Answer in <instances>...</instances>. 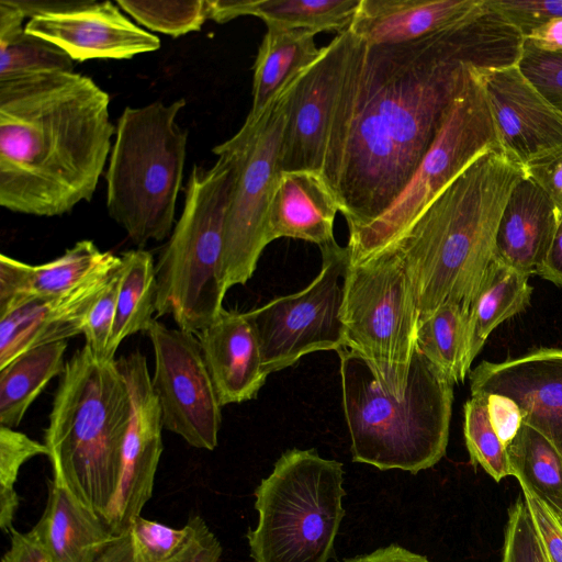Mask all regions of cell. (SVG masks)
I'll return each instance as SVG.
<instances>
[{
    "label": "cell",
    "instance_id": "ab89813d",
    "mask_svg": "<svg viewBox=\"0 0 562 562\" xmlns=\"http://www.w3.org/2000/svg\"><path fill=\"white\" fill-rule=\"evenodd\" d=\"M519 67L541 93L562 112V53H547L524 43Z\"/></svg>",
    "mask_w": 562,
    "mask_h": 562
},
{
    "label": "cell",
    "instance_id": "e575fe53",
    "mask_svg": "<svg viewBox=\"0 0 562 562\" xmlns=\"http://www.w3.org/2000/svg\"><path fill=\"white\" fill-rule=\"evenodd\" d=\"M41 443L25 434L0 426V528L9 533L19 508V495L15 490L21 467L36 456H47Z\"/></svg>",
    "mask_w": 562,
    "mask_h": 562
},
{
    "label": "cell",
    "instance_id": "f35d334b",
    "mask_svg": "<svg viewBox=\"0 0 562 562\" xmlns=\"http://www.w3.org/2000/svg\"><path fill=\"white\" fill-rule=\"evenodd\" d=\"M122 261L115 270L109 285L92 306L83 330L86 344L100 361H108L106 352L112 337Z\"/></svg>",
    "mask_w": 562,
    "mask_h": 562
},
{
    "label": "cell",
    "instance_id": "ee69618b",
    "mask_svg": "<svg viewBox=\"0 0 562 562\" xmlns=\"http://www.w3.org/2000/svg\"><path fill=\"white\" fill-rule=\"evenodd\" d=\"M524 170L546 192L562 217V146L529 162Z\"/></svg>",
    "mask_w": 562,
    "mask_h": 562
},
{
    "label": "cell",
    "instance_id": "d4e9b609",
    "mask_svg": "<svg viewBox=\"0 0 562 562\" xmlns=\"http://www.w3.org/2000/svg\"><path fill=\"white\" fill-rule=\"evenodd\" d=\"M45 509L32 528L54 562H94L116 536L105 519L54 480Z\"/></svg>",
    "mask_w": 562,
    "mask_h": 562
},
{
    "label": "cell",
    "instance_id": "d6986e66",
    "mask_svg": "<svg viewBox=\"0 0 562 562\" xmlns=\"http://www.w3.org/2000/svg\"><path fill=\"white\" fill-rule=\"evenodd\" d=\"M120 263L66 294L30 300L0 316V369L30 349L83 334L92 306Z\"/></svg>",
    "mask_w": 562,
    "mask_h": 562
},
{
    "label": "cell",
    "instance_id": "60d3db41",
    "mask_svg": "<svg viewBox=\"0 0 562 562\" xmlns=\"http://www.w3.org/2000/svg\"><path fill=\"white\" fill-rule=\"evenodd\" d=\"M487 4L524 37L544 23L562 18V0H487Z\"/></svg>",
    "mask_w": 562,
    "mask_h": 562
},
{
    "label": "cell",
    "instance_id": "bcb514c9",
    "mask_svg": "<svg viewBox=\"0 0 562 562\" xmlns=\"http://www.w3.org/2000/svg\"><path fill=\"white\" fill-rule=\"evenodd\" d=\"M11 543L1 562H54L34 531L20 532L13 529Z\"/></svg>",
    "mask_w": 562,
    "mask_h": 562
},
{
    "label": "cell",
    "instance_id": "f5cc1de1",
    "mask_svg": "<svg viewBox=\"0 0 562 562\" xmlns=\"http://www.w3.org/2000/svg\"><path fill=\"white\" fill-rule=\"evenodd\" d=\"M94 562H132L128 532L116 537Z\"/></svg>",
    "mask_w": 562,
    "mask_h": 562
},
{
    "label": "cell",
    "instance_id": "6da1fadb",
    "mask_svg": "<svg viewBox=\"0 0 562 562\" xmlns=\"http://www.w3.org/2000/svg\"><path fill=\"white\" fill-rule=\"evenodd\" d=\"M360 41V40H359ZM522 34L486 0L450 26L400 44L359 42L329 130L322 173L349 234L398 196L470 67L518 64Z\"/></svg>",
    "mask_w": 562,
    "mask_h": 562
},
{
    "label": "cell",
    "instance_id": "9c48e42d",
    "mask_svg": "<svg viewBox=\"0 0 562 562\" xmlns=\"http://www.w3.org/2000/svg\"><path fill=\"white\" fill-rule=\"evenodd\" d=\"M341 318L345 347L364 358L387 392L403 395L419 311L407 267L393 247L350 262Z\"/></svg>",
    "mask_w": 562,
    "mask_h": 562
},
{
    "label": "cell",
    "instance_id": "4316f807",
    "mask_svg": "<svg viewBox=\"0 0 562 562\" xmlns=\"http://www.w3.org/2000/svg\"><path fill=\"white\" fill-rule=\"evenodd\" d=\"M360 0H207L209 19L225 23L254 15L267 25L315 32L350 29Z\"/></svg>",
    "mask_w": 562,
    "mask_h": 562
},
{
    "label": "cell",
    "instance_id": "2e32d148",
    "mask_svg": "<svg viewBox=\"0 0 562 562\" xmlns=\"http://www.w3.org/2000/svg\"><path fill=\"white\" fill-rule=\"evenodd\" d=\"M499 151L522 168L562 146V112L526 77L519 63L482 71Z\"/></svg>",
    "mask_w": 562,
    "mask_h": 562
},
{
    "label": "cell",
    "instance_id": "8fae6325",
    "mask_svg": "<svg viewBox=\"0 0 562 562\" xmlns=\"http://www.w3.org/2000/svg\"><path fill=\"white\" fill-rule=\"evenodd\" d=\"M289 87V86H288ZM288 87L255 122L214 147L234 162V180L224 225L225 286L245 284L268 245L266 221L280 175V149L286 116Z\"/></svg>",
    "mask_w": 562,
    "mask_h": 562
},
{
    "label": "cell",
    "instance_id": "db71d44e",
    "mask_svg": "<svg viewBox=\"0 0 562 562\" xmlns=\"http://www.w3.org/2000/svg\"><path fill=\"white\" fill-rule=\"evenodd\" d=\"M562 519V518H561Z\"/></svg>",
    "mask_w": 562,
    "mask_h": 562
},
{
    "label": "cell",
    "instance_id": "816d5d0a",
    "mask_svg": "<svg viewBox=\"0 0 562 562\" xmlns=\"http://www.w3.org/2000/svg\"><path fill=\"white\" fill-rule=\"evenodd\" d=\"M25 15L11 0H0V43H4L22 31Z\"/></svg>",
    "mask_w": 562,
    "mask_h": 562
},
{
    "label": "cell",
    "instance_id": "7bdbcfd3",
    "mask_svg": "<svg viewBox=\"0 0 562 562\" xmlns=\"http://www.w3.org/2000/svg\"><path fill=\"white\" fill-rule=\"evenodd\" d=\"M189 533L187 541L171 562H218L222 546L200 516H192L187 524Z\"/></svg>",
    "mask_w": 562,
    "mask_h": 562
},
{
    "label": "cell",
    "instance_id": "603a6c76",
    "mask_svg": "<svg viewBox=\"0 0 562 562\" xmlns=\"http://www.w3.org/2000/svg\"><path fill=\"white\" fill-rule=\"evenodd\" d=\"M546 192L529 178L513 189L503 210L493 259L531 276L544 258L559 224Z\"/></svg>",
    "mask_w": 562,
    "mask_h": 562
},
{
    "label": "cell",
    "instance_id": "74e56055",
    "mask_svg": "<svg viewBox=\"0 0 562 562\" xmlns=\"http://www.w3.org/2000/svg\"><path fill=\"white\" fill-rule=\"evenodd\" d=\"M507 514L501 562H549L522 495Z\"/></svg>",
    "mask_w": 562,
    "mask_h": 562
},
{
    "label": "cell",
    "instance_id": "3957f363",
    "mask_svg": "<svg viewBox=\"0 0 562 562\" xmlns=\"http://www.w3.org/2000/svg\"><path fill=\"white\" fill-rule=\"evenodd\" d=\"M524 178L521 166L499 151L487 153L445 187L387 246L407 267L419 321L446 303L470 312L493 260L503 210Z\"/></svg>",
    "mask_w": 562,
    "mask_h": 562
},
{
    "label": "cell",
    "instance_id": "d6a6232c",
    "mask_svg": "<svg viewBox=\"0 0 562 562\" xmlns=\"http://www.w3.org/2000/svg\"><path fill=\"white\" fill-rule=\"evenodd\" d=\"M463 432L472 465L482 467L496 482L513 476L506 447L490 422L486 394L471 395L465 402Z\"/></svg>",
    "mask_w": 562,
    "mask_h": 562
},
{
    "label": "cell",
    "instance_id": "ffe728a7",
    "mask_svg": "<svg viewBox=\"0 0 562 562\" xmlns=\"http://www.w3.org/2000/svg\"><path fill=\"white\" fill-rule=\"evenodd\" d=\"M195 335L220 404L255 398L268 374L255 327L246 312L224 308Z\"/></svg>",
    "mask_w": 562,
    "mask_h": 562
},
{
    "label": "cell",
    "instance_id": "52a82bcc",
    "mask_svg": "<svg viewBox=\"0 0 562 562\" xmlns=\"http://www.w3.org/2000/svg\"><path fill=\"white\" fill-rule=\"evenodd\" d=\"M210 168L194 165L184 205L155 263L157 317L170 315L178 328L196 334L224 310V225L234 180L232 157Z\"/></svg>",
    "mask_w": 562,
    "mask_h": 562
},
{
    "label": "cell",
    "instance_id": "5b68a950",
    "mask_svg": "<svg viewBox=\"0 0 562 562\" xmlns=\"http://www.w3.org/2000/svg\"><path fill=\"white\" fill-rule=\"evenodd\" d=\"M131 396L116 359L100 361L85 345L66 361L44 445L54 477L103 517L120 476Z\"/></svg>",
    "mask_w": 562,
    "mask_h": 562
},
{
    "label": "cell",
    "instance_id": "ac0fdd59",
    "mask_svg": "<svg viewBox=\"0 0 562 562\" xmlns=\"http://www.w3.org/2000/svg\"><path fill=\"white\" fill-rule=\"evenodd\" d=\"M24 27L80 63L130 59L160 47L159 37L134 24L111 1L87 0L69 11L34 16Z\"/></svg>",
    "mask_w": 562,
    "mask_h": 562
},
{
    "label": "cell",
    "instance_id": "4fadbf2b",
    "mask_svg": "<svg viewBox=\"0 0 562 562\" xmlns=\"http://www.w3.org/2000/svg\"><path fill=\"white\" fill-rule=\"evenodd\" d=\"M146 333L154 350L151 384L164 428L194 448L214 450L222 405L196 335L157 319Z\"/></svg>",
    "mask_w": 562,
    "mask_h": 562
},
{
    "label": "cell",
    "instance_id": "ba28073f",
    "mask_svg": "<svg viewBox=\"0 0 562 562\" xmlns=\"http://www.w3.org/2000/svg\"><path fill=\"white\" fill-rule=\"evenodd\" d=\"M342 464L290 449L255 490L258 524L246 537L255 562H327L346 514Z\"/></svg>",
    "mask_w": 562,
    "mask_h": 562
},
{
    "label": "cell",
    "instance_id": "9a60e30c",
    "mask_svg": "<svg viewBox=\"0 0 562 562\" xmlns=\"http://www.w3.org/2000/svg\"><path fill=\"white\" fill-rule=\"evenodd\" d=\"M131 396L117 486L103 514L113 533L128 532L151 498L155 476L162 453L161 412L151 384L146 357L134 351L116 359Z\"/></svg>",
    "mask_w": 562,
    "mask_h": 562
},
{
    "label": "cell",
    "instance_id": "7402d4cb",
    "mask_svg": "<svg viewBox=\"0 0 562 562\" xmlns=\"http://www.w3.org/2000/svg\"><path fill=\"white\" fill-rule=\"evenodd\" d=\"M337 212L338 200L322 172H280L267 214V241L288 237L326 246L335 241Z\"/></svg>",
    "mask_w": 562,
    "mask_h": 562
},
{
    "label": "cell",
    "instance_id": "484cf974",
    "mask_svg": "<svg viewBox=\"0 0 562 562\" xmlns=\"http://www.w3.org/2000/svg\"><path fill=\"white\" fill-rule=\"evenodd\" d=\"M315 32L267 25L254 65L252 103L245 121L255 122L321 54Z\"/></svg>",
    "mask_w": 562,
    "mask_h": 562
},
{
    "label": "cell",
    "instance_id": "8992f818",
    "mask_svg": "<svg viewBox=\"0 0 562 562\" xmlns=\"http://www.w3.org/2000/svg\"><path fill=\"white\" fill-rule=\"evenodd\" d=\"M184 99L126 106L105 171L106 210L139 248L170 236L183 181L188 132L177 123Z\"/></svg>",
    "mask_w": 562,
    "mask_h": 562
},
{
    "label": "cell",
    "instance_id": "7a4b0ae2",
    "mask_svg": "<svg viewBox=\"0 0 562 562\" xmlns=\"http://www.w3.org/2000/svg\"><path fill=\"white\" fill-rule=\"evenodd\" d=\"M110 97L74 71L0 81V205L59 216L90 201L116 126Z\"/></svg>",
    "mask_w": 562,
    "mask_h": 562
},
{
    "label": "cell",
    "instance_id": "44dd1931",
    "mask_svg": "<svg viewBox=\"0 0 562 562\" xmlns=\"http://www.w3.org/2000/svg\"><path fill=\"white\" fill-rule=\"evenodd\" d=\"M120 261V256L101 251L88 239L76 243L60 257L37 266L1 254L0 316L30 300L66 294Z\"/></svg>",
    "mask_w": 562,
    "mask_h": 562
},
{
    "label": "cell",
    "instance_id": "f1b7e54d",
    "mask_svg": "<svg viewBox=\"0 0 562 562\" xmlns=\"http://www.w3.org/2000/svg\"><path fill=\"white\" fill-rule=\"evenodd\" d=\"M67 340L30 349L0 369V426L14 428L48 382L65 370Z\"/></svg>",
    "mask_w": 562,
    "mask_h": 562
},
{
    "label": "cell",
    "instance_id": "5bb4252c",
    "mask_svg": "<svg viewBox=\"0 0 562 562\" xmlns=\"http://www.w3.org/2000/svg\"><path fill=\"white\" fill-rule=\"evenodd\" d=\"M359 42L349 30L337 34L289 85L281 172H322L333 115Z\"/></svg>",
    "mask_w": 562,
    "mask_h": 562
},
{
    "label": "cell",
    "instance_id": "f907efd6",
    "mask_svg": "<svg viewBox=\"0 0 562 562\" xmlns=\"http://www.w3.org/2000/svg\"><path fill=\"white\" fill-rule=\"evenodd\" d=\"M11 2L30 19L49 14L69 11L80 7L85 1H30V0H11Z\"/></svg>",
    "mask_w": 562,
    "mask_h": 562
},
{
    "label": "cell",
    "instance_id": "836d02e7",
    "mask_svg": "<svg viewBox=\"0 0 562 562\" xmlns=\"http://www.w3.org/2000/svg\"><path fill=\"white\" fill-rule=\"evenodd\" d=\"M48 71H74V60L55 44L25 30L0 43V81Z\"/></svg>",
    "mask_w": 562,
    "mask_h": 562
},
{
    "label": "cell",
    "instance_id": "4dcf8cb0",
    "mask_svg": "<svg viewBox=\"0 0 562 562\" xmlns=\"http://www.w3.org/2000/svg\"><path fill=\"white\" fill-rule=\"evenodd\" d=\"M506 450L520 486L528 487L562 518V453L558 448L522 422Z\"/></svg>",
    "mask_w": 562,
    "mask_h": 562
},
{
    "label": "cell",
    "instance_id": "8d00e7d4",
    "mask_svg": "<svg viewBox=\"0 0 562 562\" xmlns=\"http://www.w3.org/2000/svg\"><path fill=\"white\" fill-rule=\"evenodd\" d=\"M189 529L137 517L130 530L132 562H171L183 548Z\"/></svg>",
    "mask_w": 562,
    "mask_h": 562
},
{
    "label": "cell",
    "instance_id": "cb8c5ba5",
    "mask_svg": "<svg viewBox=\"0 0 562 562\" xmlns=\"http://www.w3.org/2000/svg\"><path fill=\"white\" fill-rule=\"evenodd\" d=\"M480 0H360L349 31L366 45L400 44L439 32Z\"/></svg>",
    "mask_w": 562,
    "mask_h": 562
},
{
    "label": "cell",
    "instance_id": "c3c4849f",
    "mask_svg": "<svg viewBox=\"0 0 562 562\" xmlns=\"http://www.w3.org/2000/svg\"><path fill=\"white\" fill-rule=\"evenodd\" d=\"M525 42L547 53H562V18L551 20L533 30Z\"/></svg>",
    "mask_w": 562,
    "mask_h": 562
},
{
    "label": "cell",
    "instance_id": "e0dca14e",
    "mask_svg": "<svg viewBox=\"0 0 562 562\" xmlns=\"http://www.w3.org/2000/svg\"><path fill=\"white\" fill-rule=\"evenodd\" d=\"M469 379L471 395L512 398L522 422L562 453V349L543 347L502 362L482 361Z\"/></svg>",
    "mask_w": 562,
    "mask_h": 562
},
{
    "label": "cell",
    "instance_id": "7c38bea8",
    "mask_svg": "<svg viewBox=\"0 0 562 562\" xmlns=\"http://www.w3.org/2000/svg\"><path fill=\"white\" fill-rule=\"evenodd\" d=\"M319 249L321 271L304 290L246 312L268 375L293 366L307 353L345 347L341 311L349 250L336 240Z\"/></svg>",
    "mask_w": 562,
    "mask_h": 562
},
{
    "label": "cell",
    "instance_id": "f546056e",
    "mask_svg": "<svg viewBox=\"0 0 562 562\" xmlns=\"http://www.w3.org/2000/svg\"><path fill=\"white\" fill-rule=\"evenodd\" d=\"M120 257L122 274L108 361L115 360V352L125 338L147 331L156 313L157 282L151 252L139 248L127 250Z\"/></svg>",
    "mask_w": 562,
    "mask_h": 562
},
{
    "label": "cell",
    "instance_id": "30bf717a",
    "mask_svg": "<svg viewBox=\"0 0 562 562\" xmlns=\"http://www.w3.org/2000/svg\"><path fill=\"white\" fill-rule=\"evenodd\" d=\"M482 71L475 67L468 69L436 137L395 201L378 218L349 234L350 262L361 261L390 246L472 162L487 153L499 151Z\"/></svg>",
    "mask_w": 562,
    "mask_h": 562
},
{
    "label": "cell",
    "instance_id": "277c9868",
    "mask_svg": "<svg viewBox=\"0 0 562 562\" xmlns=\"http://www.w3.org/2000/svg\"><path fill=\"white\" fill-rule=\"evenodd\" d=\"M337 352L352 460L412 474L438 463L448 446L454 384L416 348L405 392L396 396L359 353Z\"/></svg>",
    "mask_w": 562,
    "mask_h": 562
},
{
    "label": "cell",
    "instance_id": "d590c367",
    "mask_svg": "<svg viewBox=\"0 0 562 562\" xmlns=\"http://www.w3.org/2000/svg\"><path fill=\"white\" fill-rule=\"evenodd\" d=\"M116 4L145 27L172 37L199 31L209 19L207 0H119Z\"/></svg>",
    "mask_w": 562,
    "mask_h": 562
},
{
    "label": "cell",
    "instance_id": "1f68e13d",
    "mask_svg": "<svg viewBox=\"0 0 562 562\" xmlns=\"http://www.w3.org/2000/svg\"><path fill=\"white\" fill-rule=\"evenodd\" d=\"M416 348L453 384L463 382L472 364L469 313L456 303L441 305L419 321Z\"/></svg>",
    "mask_w": 562,
    "mask_h": 562
},
{
    "label": "cell",
    "instance_id": "f6af8a7d",
    "mask_svg": "<svg viewBox=\"0 0 562 562\" xmlns=\"http://www.w3.org/2000/svg\"><path fill=\"white\" fill-rule=\"evenodd\" d=\"M487 411L495 434L502 443L507 447L516 437L522 424L520 408L507 396L488 394Z\"/></svg>",
    "mask_w": 562,
    "mask_h": 562
},
{
    "label": "cell",
    "instance_id": "83f0119b",
    "mask_svg": "<svg viewBox=\"0 0 562 562\" xmlns=\"http://www.w3.org/2000/svg\"><path fill=\"white\" fill-rule=\"evenodd\" d=\"M529 274L493 259L469 312V358L473 362L490 334L502 323L524 312L530 303Z\"/></svg>",
    "mask_w": 562,
    "mask_h": 562
},
{
    "label": "cell",
    "instance_id": "7dc6e473",
    "mask_svg": "<svg viewBox=\"0 0 562 562\" xmlns=\"http://www.w3.org/2000/svg\"><path fill=\"white\" fill-rule=\"evenodd\" d=\"M536 274L562 286V217L544 258L537 267Z\"/></svg>",
    "mask_w": 562,
    "mask_h": 562
},
{
    "label": "cell",
    "instance_id": "681fc988",
    "mask_svg": "<svg viewBox=\"0 0 562 562\" xmlns=\"http://www.w3.org/2000/svg\"><path fill=\"white\" fill-rule=\"evenodd\" d=\"M344 562H430L426 557L397 544L379 548L373 552L346 559Z\"/></svg>",
    "mask_w": 562,
    "mask_h": 562
},
{
    "label": "cell",
    "instance_id": "b9f144b4",
    "mask_svg": "<svg viewBox=\"0 0 562 562\" xmlns=\"http://www.w3.org/2000/svg\"><path fill=\"white\" fill-rule=\"evenodd\" d=\"M521 487L527 509L549 562H562V519L526 486Z\"/></svg>",
    "mask_w": 562,
    "mask_h": 562
}]
</instances>
